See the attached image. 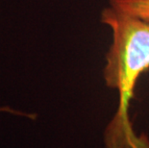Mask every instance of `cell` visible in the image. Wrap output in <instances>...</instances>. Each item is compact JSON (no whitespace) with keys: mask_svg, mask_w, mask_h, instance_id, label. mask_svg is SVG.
Here are the masks:
<instances>
[{"mask_svg":"<svg viewBox=\"0 0 149 148\" xmlns=\"http://www.w3.org/2000/svg\"><path fill=\"white\" fill-rule=\"evenodd\" d=\"M0 113H8V114H12V115H15L25 116V117H29V118H32V119L34 118V115L32 114H27V113L17 111V110L10 108V107H8V106L0 107Z\"/></svg>","mask_w":149,"mask_h":148,"instance_id":"3957f363","label":"cell"},{"mask_svg":"<svg viewBox=\"0 0 149 148\" xmlns=\"http://www.w3.org/2000/svg\"><path fill=\"white\" fill-rule=\"evenodd\" d=\"M101 22L112 31L103 78L108 88L118 92L116 113L105 132L107 148H149V140L138 136L129 109L139 79L149 70V23L109 6Z\"/></svg>","mask_w":149,"mask_h":148,"instance_id":"6da1fadb","label":"cell"},{"mask_svg":"<svg viewBox=\"0 0 149 148\" xmlns=\"http://www.w3.org/2000/svg\"><path fill=\"white\" fill-rule=\"evenodd\" d=\"M110 6L149 23V0H109Z\"/></svg>","mask_w":149,"mask_h":148,"instance_id":"7a4b0ae2","label":"cell"}]
</instances>
